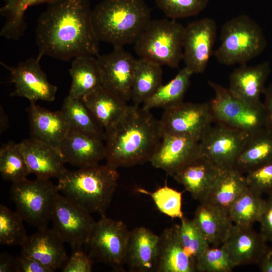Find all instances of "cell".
Here are the masks:
<instances>
[{
	"label": "cell",
	"mask_w": 272,
	"mask_h": 272,
	"mask_svg": "<svg viewBox=\"0 0 272 272\" xmlns=\"http://www.w3.org/2000/svg\"><path fill=\"white\" fill-rule=\"evenodd\" d=\"M250 133L219 123L211 125L199 142V155L221 170L233 167Z\"/></svg>",
	"instance_id": "cell-11"
},
{
	"label": "cell",
	"mask_w": 272,
	"mask_h": 272,
	"mask_svg": "<svg viewBox=\"0 0 272 272\" xmlns=\"http://www.w3.org/2000/svg\"><path fill=\"white\" fill-rule=\"evenodd\" d=\"M19 145L31 173L36 178L58 179L68 170L57 148L31 137Z\"/></svg>",
	"instance_id": "cell-17"
},
{
	"label": "cell",
	"mask_w": 272,
	"mask_h": 272,
	"mask_svg": "<svg viewBox=\"0 0 272 272\" xmlns=\"http://www.w3.org/2000/svg\"><path fill=\"white\" fill-rule=\"evenodd\" d=\"M215 96L209 102L215 123L252 133L265 127L266 115L262 102L251 104L234 96L228 88L209 81Z\"/></svg>",
	"instance_id": "cell-8"
},
{
	"label": "cell",
	"mask_w": 272,
	"mask_h": 272,
	"mask_svg": "<svg viewBox=\"0 0 272 272\" xmlns=\"http://www.w3.org/2000/svg\"><path fill=\"white\" fill-rule=\"evenodd\" d=\"M178 225V235L186 252L195 261L210 244L195 225L193 219L183 217Z\"/></svg>",
	"instance_id": "cell-39"
},
{
	"label": "cell",
	"mask_w": 272,
	"mask_h": 272,
	"mask_svg": "<svg viewBox=\"0 0 272 272\" xmlns=\"http://www.w3.org/2000/svg\"><path fill=\"white\" fill-rule=\"evenodd\" d=\"M71 128L104 141L105 129L82 99L64 98L60 110Z\"/></svg>",
	"instance_id": "cell-32"
},
{
	"label": "cell",
	"mask_w": 272,
	"mask_h": 272,
	"mask_svg": "<svg viewBox=\"0 0 272 272\" xmlns=\"http://www.w3.org/2000/svg\"><path fill=\"white\" fill-rule=\"evenodd\" d=\"M69 73L72 84L69 95L82 99L102 86V79L97 57L80 56L74 58Z\"/></svg>",
	"instance_id": "cell-30"
},
{
	"label": "cell",
	"mask_w": 272,
	"mask_h": 272,
	"mask_svg": "<svg viewBox=\"0 0 272 272\" xmlns=\"http://www.w3.org/2000/svg\"><path fill=\"white\" fill-rule=\"evenodd\" d=\"M53 0H5L0 9L1 15L5 18V23L1 30L0 35L8 39L18 40L24 34L26 24L24 15L31 6L49 3Z\"/></svg>",
	"instance_id": "cell-34"
},
{
	"label": "cell",
	"mask_w": 272,
	"mask_h": 272,
	"mask_svg": "<svg viewBox=\"0 0 272 272\" xmlns=\"http://www.w3.org/2000/svg\"><path fill=\"white\" fill-rule=\"evenodd\" d=\"M157 7L172 19L196 15L207 6L209 0H155Z\"/></svg>",
	"instance_id": "cell-41"
},
{
	"label": "cell",
	"mask_w": 272,
	"mask_h": 272,
	"mask_svg": "<svg viewBox=\"0 0 272 272\" xmlns=\"http://www.w3.org/2000/svg\"><path fill=\"white\" fill-rule=\"evenodd\" d=\"M82 100L105 130L115 123L129 107L127 102L102 86Z\"/></svg>",
	"instance_id": "cell-28"
},
{
	"label": "cell",
	"mask_w": 272,
	"mask_h": 272,
	"mask_svg": "<svg viewBox=\"0 0 272 272\" xmlns=\"http://www.w3.org/2000/svg\"><path fill=\"white\" fill-rule=\"evenodd\" d=\"M267 242L263 235L252 227L234 224L222 245L236 267L258 264L269 247Z\"/></svg>",
	"instance_id": "cell-19"
},
{
	"label": "cell",
	"mask_w": 272,
	"mask_h": 272,
	"mask_svg": "<svg viewBox=\"0 0 272 272\" xmlns=\"http://www.w3.org/2000/svg\"><path fill=\"white\" fill-rule=\"evenodd\" d=\"M15 259L9 253H1L0 255V272L14 271Z\"/></svg>",
	"instance_id": "cell-47"
},
{
	"label": "cell",
	"mask_w": 272,
	"mask_h": 272,
	"mask_svg": "<svg viewBox=\"0 0 272 272\" xmlns=\"http://www.w3.org/2000/svg\"><path fill=\"white\" fill-rule=\"evenodd\" d=\"M93 259L82 249L72 251L65 264L61 269L62 272H91Z\"/></svg>",
	"instance_id": "cell-43"
},
{
	"label": "cell",
	"mask_w": 272,
	"mask_h": 272,
	"mask_svg": "<svg viewBox=\"0 0 272 272\" xmlns=\"http://www.w3.org/2000/svg\"><path fill=\"white\" fill-rule=\"evenodd\" d=\"M40 60L38 57L29 58L13 67L2 63L9 71L11 82L14 84L11 96L24 97L30 103L55 100L57 87L48 81L41 68Z\"/></svg>",
	"instance_id": "cell-14"
},
{
	"label": "cell",
	"mask_w": 272,
	"mask_h": 272,
	"mask_svg": "<svg viewBox=\"0 0 272 272\" xmlns=\"http://www.w3.org/2000/svg\"><path fill=\"white\" fill-rule=\"evenodd\" d=\"M159 236L150 229L139 227L130 231L126 252V263L130 271H156Z\"/></svg>",
	"instance_id": "cell-23"
},
{
	"label": "cell",
	"mask_w": 272,
	"mask_h": 272,
	"mask_svg": "<svg viewBox=\"0 0 272 272\" xmlns=\"http://www.w3.org/2000/svg\"><path fill=\"white\" fill-rule=\"evenodd\" d=\"M185 27L175 19L152 20L134 43L141 58L171 68H178L183 59Z\"/></svg>",
	"instance_id": "cell-6"
},
{
	"label": "cell",
	"mask_w": 272,
	"mask_h": 272,
	"mask_svg": "<svg viewBox=\"0 0 272 272\" xmlns=\"http://www.w3.org/2000/svg\"><path fill=\"white\" fill-rule=\"evenodd\" d=\"M139 192L150 195L158 209L172 218L181 219L184 217L182 211V193L168 185L159 188L153 192L144 188L136 189Z\"/></svg>",
	"instance_id": "cell-38"
},
{
	"label": "cell",
	"mask_w": 272,
	"mask_h": 272,
	"mask_svg": "<svg viewBox=\"0 0 272 272\" xmlns=\"http://www.w3.org/2000/svg\"><path fill=\"white\" fill-rule=\"evenodd\" d=\"M117 168L99 164L67 170L58 179L59 193L90 213L105 215L118 184Z\"/></svg>",
	"instance_id": "cell-4"
},
{
	"label": "cell",
	"mask_w": 272,
	"mask_h": 272,
	"mask_svg": "<svg viewBox=\"0 0 272 272\" xmlns=\"http://www.w3.org/2000/svg\"><path fill=\"white\" fill-rule=\"evenodd\" d=\"M262 195L247 186L229 209L228 214L233 224L253 227L259 222L265 202Z\"/></svg>",
	"instance_id": "cell-35"
},
{
	"label": "cell",
	"mask_w": 272,
	"mask_h": 272,
	"mask_svg": "<svg viewBox=\"0 0 272 272\" xmlns=\"http://www.w3.org/2000/svg\"><path fill=\"white\" fill-rule=\"evenodd\" d=\"M102 86L126 102L131 99L137 59L123 47L97 57Z\"/></svg>",
	"instance_id": "cell-15"
},
{
	"label": "cell",
	"mask_w": 272,
	"mask_h": 272,
	"mask_svg": "<svg viewBox=\"0 0 272 272\" xmlns=\"http://www.w3.org/2000/svg\"><path fill=\"white\" fill-rule=\"evenodd\" d=\"M235 267L223 245L209 247L196 259L195 264L198 272H230Z\"/></svg>",
	"instance_id": "cell-40"
},
{
	"label": "cell",
	"mask_w": 272,
	"mask_h": 272,
	"mask_svg": "<svg viewBox=\"0 0 272 272\" xmlns=\"http://www.w3.org/2000/svg\"><path fill=\"white\" fill-rule=\"evenodd\" d=\"M59 193L57 185L50 179L36 178L13 183L11 198L23 220L37 229L45 228L50 221Z\"/></svg>",
	"instance_id": "cell-7"
},
{
	"label": "cell",
	"mask_w": 272,
	"mask_h": 272,
	"mask_svg": "<svg viewBox=\"0 0 272 272\" xmlns=\"http://www.w3.org/2000/svg\"><path fill=\"white\" fill-rule=\"evenodd\" d=\"M23 219L4 205L0 206V243L2 245L21 246L28 238Z\"/></svg>",
	"instance_id": "cell-37"
},
{
	"label": "cell",
	"mask_w": 272,
	"mask_h": 272,
	"mask_svg": "<svg viewBox=\"0 0 272 272\" xmlns=\"http://www.w3.org/2000/svg\"><path fill=\"white\" fill-rule=\"evenodd\" d=\"M270 72L268 62L254 66L241 64L231 73L228 89L232 94L244 101L258 104L261 103L260 97L265 92V83Z\"/></svg>",
	"instance_id": "cell-24"
},
{
	"label": "cell",
	"mask_w": 272,
	"mask_h": 272,
	"mask_svg": "<svg viewBox=\"0 0 272 272\" xmlns=\"http://www.w3.org/2000/svg\"><path fill=\"white\" fill-rule=\"evenodd\" d=\"M151 20V9L144 0H102L92 12L98 40L114 47L134 43Z\"/></svg>",
	"instance_id": "cell-3"
},
{
	"label": "cell",
	"mask_w": 272,
	"mask_h": 272,
	"mask_svg": "<svg viewBox=\"0 0 272 272\" xmlns=\"http://www.w3.org/2000/svg\"><path fill=\"white\" fill-rule=\"evenodd\" d=\"M163 135L160 120L139 106H129L105 130L106 164L127 167L150 162Z\"/></svg>",
	"instance_id": "cell-2"
},
{
	"label": "cell",
	"mask_w": 272,
	"mask_h": 272,
	"mask_svg": "<svg viewBox=\"0 0 272 272\" xmlns=\"http://www.w3.org/2000/svg\"><path fill=\"white\" fill-rule=\"evenodd\" d=\"M220 40L214 54L220 63L227 65L246 64L260 54L266 44L261 27L246 15L225 22L222 27Z\"/></svg>",
	"instance_id": "cell-5"
},
{
	"label": "cell",
	"mask_w": 272,
	"mask_h": 272,
	"mask_svg": "<svg viewBox=\"0 0 272 272\" xmlns=\"http://www.w3.org/2000/svg\"><path fill=\"white\" fill-rule=\"evenodd\" d=\"M26 111L31 137L58 149L71 128L61 111H51L36 103H30Z\"/></svg>",
	"instance_id": "cell-22"
},
{
	"label": "cell",
	"mask_w": 272,
	"mask_h": 272,
	"mask_svg": "<svg viewBox=\"0 0 272 272\" xmlns=\"http://www.w3.org/2000/svg\"><path fill=\"white\" fill-rule=\"evenodd\" d=\"M272 162V130L266 127L250 134L233 168L242 173Z\"/></svg>",
	"instance_id": "cell-27"
},
{
	"label": "cell",
	"mask_w": 272,
	"mask_h": 272,
	"mask_svg": "<svg viewBox=\"0 0 272 272\" xmlns=\"http://www.w3.org/2000/svg\"><path fill=\"white\" fill-rule=\"evenodd\" d=\"M193 220L213 246H220L225 242L234 225L228 213L207 202L200 203Z\"/></svg>",
	"instance_id": "cell-26"
},
{
	"label": "cell",
	"mask_w": 272,
	"mask_h": 272,
	"mask_svg": "<svg viewBox=\"0 0 272 272\" xmlns=\"http://www.w3.org/2000/svg\"><path fill=\"white\" fill-rule=\"evenodd\" d=\"M193 74L185 67L179 71L170 81L162 85L155 93L143 104V108L150 110L156 108L164 109L183 101Z\"/></svg>",
	"instance_id": "cell-33"
},
{
	"label": "cell",
	"mask_w": 272,
	"mask_h": 272,
	"mask_svg": "<svg viewBox=\"0 0 272 272\" xmlns=\"http://www.w3.org/2000/svg\"><path fill=\"white\" fill-rule=\"evenodd\" d=\"M0 109V132L1 134H2L8 127V119L3 108L1 106Z\"/></svg>",
	"instance_id": "cell-49"
},
{
	"label": "cell",
	"mask_w": 272,
	"mask_h": 272,
	"mask_svg": "<svg viewBox=\"0 0 272 272\" xmlns=\"http://www.w3.org/2000/svg\"><path fill=\"white\" fill-rule=\"evenodd\" d=\"M216 35L217 25L211 18H204L185 27L182 60L192 74L205 71L213 53Z\"/></svg>",
	"instance_id": "cell-13"
},
{
	"label": "cell",
	"mask_w": 272,
	"mask_h": 272,
	"mask_svg": "<svg viewBox=\"0 0 272 272\" xmlns=\"http://www.w3.org/2000/svg\"><path fill=\"white\" fill-rule=\"evenodd\" d=\"M245 178L248 187L261 194H272V162L250 170Z\"/></svg>",
	"instance_id": "cell-42"
},
{
	"label": "cell",
	"mask_w": 272,
	"mask_h": 272,
	"mask_svg": "<svg viewBox=\"0 0 272 272\" xmlns=\"http://www.w3.org/2000/svg\"><path fill=\"white\" fill-rule=\"evenodd\" d=\"M162 66L149 60L137 59L132 81L131 99L139 106L151 97L162 85Z\"/></svg>",
	"instance_id": "cell-31"
},
{
	"label": "cell",
	"mask_w": 272,
	"mask_h": 272,
	"mask_svg": "<svg viewBox=\"0 0 272 272\" xmlns=\"http://www.w3.org/2000/svg\"><path fill=\"white\" fill-rule=\"evenodd\" d=\"M0 173L2 178L13 183L23 181L31 173L19 143L9 142L0 148Z\"/></svg>",
	"instance_id": "cell-36"
},
{
	"label": "cell",
	"mask_w": 272,
	"mask_h": 272,
	"mask_svg": "<svg viewBox=\"0 0 272 272\" xmlns=\"http://www.w3.org/2000/svg\"><path fill=\"white\" fill-rule=\"evenodd\" d=\"M129 234L130 231L124 222L101 215L86 245L89 248V255L114 270H122Z\"/></svg>",
	"instance_id": "cell-9"
},
{
	"label": "cell",
	"mask_w": 272,
	"mask_h": 272,
	"mask_svg": "<svg viewBox=\"0 0 272 272\" xmlns=\"http://www.w3.org/2000/svg\"><path fill=\"white\" fill-rule=\"evenodd\" d=\"M16 272H53L36 260L22 253L15 258Z\"/></svg>",
	"instance_id": "cell-44"
},
{
	"label": "cell",
	"mask_w": 272,
	"mask_h": 272,
	"mask_svg": "<svg viewBox=\"0 0 272 272\" xmlns=\"http://www.w3.org/2000/svg\"><path fill=\"white\" fill-rule=\"evenodd\" d=\"M89 0H53L39 17L36 29L37 57L61 60L97 57L99 41L92 21Z\"/></svg>",
	"instance_id": "cell-1"
},
{
	"label": "cell",
	"mask_w": 272,
	"mask_h": 272,
	"mask_svg": "<svg viewBox=\"0 0 272 272\" xmlns=\"http://www.w3.org/2000/svg\"><path fill=\"white\" fill-rule=\"evenodd\" d=\"M64 242L52 228L38 229L21 246V253L36 260L54 271L61 269L68 260Z\"/></svg>",
	"instance_id": "cell-18"
},
{
	"label": "cell",
	"mask_w": 272,
	"mask_h": 272,
	"mask_svg": "<svg viewBox=\"0 0 272 272\" xmlns=\"http://www.w3.org/2000/svg\"><path fill=\"white\" fill-rule=\"evenodd\" d=\"M163 132L199 142L214 122L209 103H181L165 109L160 120Z\"/></svg>",
	"instance_id": "cell-12"
},
{
	"label": "cell",
	"mask_w": 272,
	"mask_h": 272,
	"mask_svg": "<svg viewBox=\"0 0 272 272\" xmlns=\"http://www.w3.org/2000/svg\"><path fill=\"white\" fill-rule=\"evenodd\" d=\"M258 264L261 271L272 272V245L268 247Z\"/></svg>",
	"instance_id": "cell-48"
},
{
	"label": "cell",
	"mask_w": 272,
	"mask_h": 272,
	"mask_svg": "<svg viewBox=\"0 0 272 272\" xmlns=\"http://www.w3.org/2000/svg\"><path fill=\"white\" fill-rule=\"evenodd\" d=\"M104 141L71 128L58 149L65 163L79 168L99 164L106 158Z\"/></svg>",
	"instance_id": "cell-20"
},
{
	"label": "cell",
	"mask_w": 272,
	"mask_h": 272,
	"mask_svg": "<svg viewBox=\"0 0 272 272\" xmlns=\"http://www.w3.org/2000/svg\"><path fill=\"white\" fill-rule=\"evenodd\" d=\"M199 155V142L184 136L163 132L150 162L173 176Z\"/></svg>",
	"instance_id": "cell-16"
},
{
	"label": "cell",
	"mask_w": 272,
	"mask_h": 272,
	"mask_svg": "<svg viewBox=\"0 0 272 272\" xmlns=\"http://www.w3.org/2000/svg\"><path fill=\"white\" fill-rule=\"evenodd\" d=\"M195 264L180 241L178 224L165 229L159 236L156 272H195Z\"/></svg>",
	"instance_id": "cell-25"
},
{
	"label": "cell",
	"mask_w": 272,
	"mask_h": 272,
	"mask_svg": "<svg viewBox=\"0 0 272 272\" xmlns=\"http://www.w3.org/2000/svg\"><path fill=\"white\" fill-rule=\"evenodd\" d=\"M221 171L208 159L199 155L172 177L183 185L192 198L203 203Z\"/></svg>",
	"instance_id": "cell-21"
},
{
	"label": "cell",
	"mask_w": 272,
	"mask_h": 272,
	"mask_svg": "<svg viewBox=\"0 0 272 272\" xmlns=\"http://www.w3.org/2000/svg\"><path fill=\"white\" fill-rule=\"evenodd\" d=\"M265 98L263 103L265 115V127L272 130V83L265 89L264 92Z\"/></svg>",
	"instance_id": "cell-46"
},
{
	"label": "cell",
	"mask_w": 272,
	"mask_h": 272,
	"mask_svg": "<svg viewBox=\"0 0 272 272\" xmlns=\"http://www.w3.org/2000/svg\"><path fill=\"white\" fill-rule=\"evenodd\" d=\"M260 233L272 245V194L265 199L263 209L258 222Z\"/></svg>",
	"instance_id": "cell-45"
},
{
	"label": "cell",
	"mask_w": 272,
	"mask_h": 272,
	"mask_svg": "<svg viewBox=\"0 0 272 272\" xmlns=\"http://www.w3.org/2000/svg\"><path fill=\"white\" fill-rule=\"evenodd\" d=\"M247 187L245 176L232 168L223 170L212 186L207 202L228 214L232 205Z\"/></svg>",
	"instance_id": "cell-29"
},
{
	"label": "cell",
	"mask_w": 272,
	"mask_h": 272,
	"mask_svg": "<svg viewBox=\"0 0 272 272\" xmlns=\"http://www.w3.org/2000/svg\"><path fill=\"white\" fill-rule=\"evenodd\" d=\"M52 229L72 251L82 249L87 243L96 222L91 213L67 198L58 194L51 220Z\"/></svg>",
	"instance_id": "cell-10"
}]
</instances>
